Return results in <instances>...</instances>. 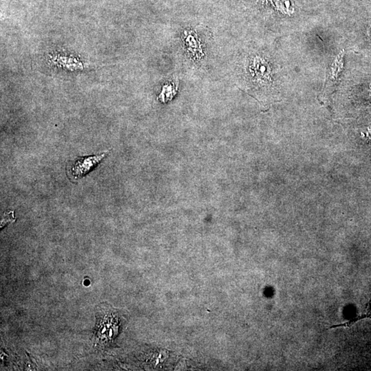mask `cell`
I'll return each mask as SVG.
<instances>
[{
  "instance_id": "obj_1",
  "label": "cell",
  "mask_w": 371,
  "mask_h": 371,
  "mask_svg": "<svg viewBox=\"0 0 371 371\" xmlns=\"http://www.w3.org/2000/svg\"><path fill=\"white\" fill-rule=\"evenodd\" d=\"M342 66H343V53H342L338 57H337L336 61H334L330 72H329L328 78L327 79L325 89L323 90V94L321 96L324 101L328 100L329 96L334 92L337 78L338 77L339 73L341 71Z\"/></svg>"
},
{
  "instance_id": "obj_2",
  "label": "cell",
  "mask_w": 371,
  "mask_h": 371,
  "mask_svg": "<svg viewBox=\"0 0 371 371\" xmlns=\"http://www.w3.org/2000/svg\"><path fill=\"white\" fill-rule=\"evenodd\" d=\"M105 156V153H104L100 156H90L80 159L73 166L72 173L75 177H82L98 165Z\"/></svg>"
},
{
  "instance_id": "obj_4",
  "label": "cell",
  "mask_w": 371,
  "mask_h": 371,
  "mask_svg": "<svg viewBox=\"0 0 371 371\" xmlns=\"http://www.w3.org/2000/svg\"><path fill=\"white\" fill-rule=\"evenodd\" d=\"M366 318H371V300H370V302H369V303L367 304L366 311L364 314H363V315L357 316V317L351 320V321L347 322V323L341 324V325H334V326H331L330 329L336 328V327H350L352 324L356 323V322L359 321V320L366 319Z\"/></svg>"
},
{
  "instance_id": "obj_3",
  "label": "cell",
  "mask_w": 371,
  "mask_h": 371,
  "mask_svg": "<svg viewBox=\"0 0 371 371\" xmlns=\"http://www.w3.org/2000/svg\"><path fill=\"white\" fill-rule=\"evenodd\" d=\"M176 91H177V86L175 84V82L168 83L162 89V92L160 95V99L163 103L171 100L173 96L175 95Z\"/></svg>"
},
{
  "instance_id": "obj_5",
  "label": "cell",
  "mask_w": 371,
  "mask_h": 371,
  "mask_svg": "<svg viewBox=\"0 0 371 371\" xmlns=\"http://www.w3.org/2000/svg\"><path fill=\"white\" fill-rule=\"evenodd\" d=\"M15 221L14 212L13 211L6 212V213L4 214L3 219H2V222H1L2 228L5 226V225H7V223L13 222V221Z\"/></svg>"
}]
</instances>
